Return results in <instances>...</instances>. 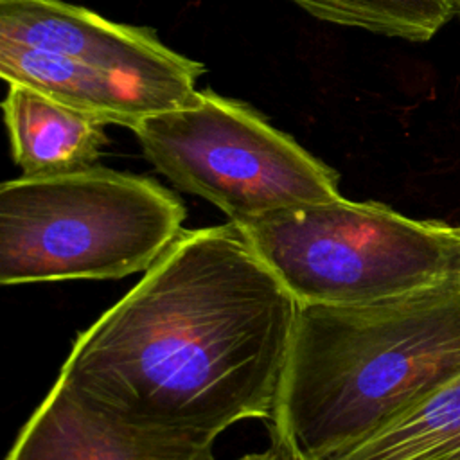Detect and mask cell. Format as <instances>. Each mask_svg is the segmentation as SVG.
I'll return each instance as SVG.
<instances>
[{
	"mask_svg": "<svg viewBox=\"0 0 460 460\" xmlns=\"http://www.w3.org/2000/svg\"><path fill=\"white\" fill-rule=\"evenodd\" d=\"M298 302L234 225L183 230L79 332L58 379L131 424L216 440L268 420Z\"/></svg>",
	"mask_w": 460,
	"mask_h": 460,
	"instance_id": "1",
	"label": "cell"
},
{
	"mask_svg": "<svg viewBox=\"0 0 460 460\" xmlns=\"http://www.w3.org/2000/svg\"><path fill=\"white\" fill-rule=\"evenodd\" d=\"M455 239H456V264H455V277L460 279V225L455 226Z\"/></svg>",
	"mask_w": 460,
	"mask_h": 460,
	"instance_id": "13",
	"label": "cell"
},
{
	"mask_svg": "<svg viewBox=\"0 0 460 460\" xmlns=\"http://www.w3.org/2000/svg\"><path fill=\"white\" fill-rule=\"evenodd\" d=\"M455 5H456V13L460 14V0H455Z\"/></svg>",
	"mask_w": 460,
	"mask_h": 460,
	"instance_id": "14",
	"label": "cell"
},
{
	"mask_svg": "<svg viewBox=\"0 0 460 460\" xmlns=\"http://www.w3.org/2000/svg\"><path fill=\"white\" fill-rule=\"evenodd\" d=\"M237 460H291L289 456L282 455L280 451H277L275 447L266 451V453H255V455H246V456H241Z\"/></svg>",
	"mask_w": 460,
	"mask_h": 460,
	"instance_id": "12",
	"label": "cell"
},
{
	"mask_svg": "<svg viewBox=\"0 0 460 460\" xmlns=\"http://www.w3.org/2000/svg\"><path fill=\"white\" fill-rule=\"evenodd\" d=\"M460 376V279L365 305H298L270 422L291 460H332Z\"/></svg>",
	"mask_w": 460,
	"mask_h": 460,
	"instance_id": "2",
	"label": "cell"
},
{
	"mask_svg": "<svg viewBox=\"0 0 460 460\" xmlns=\"http://www.w3.org/2000/svg\"><path fill=\"white\" fill-rule=\"evenodd\" d=\"M455 456H460V376L332 460H449Z\"/></svg>",
	"mask_w": 460,
	"mask_h": 460,
	"instance_id": "10",
	"label": "cell"
},
{
	"mask_svg": "<svg viewBox=\"0 0 460 460\" xmlns=\"http://www.w3.org/2000/svg\"><path fill=\"white\" fill-rule=\"evenodd\" d=\"M0 40L140 86L174 110L194 97L205 72L203 63L169 49L155 31L110 22L65 0H0Z\"/></svg>",
	"mask_w": 460,
	"mask_h": 460,
	"instance_id": "6",
	"label": "cell"
},
{
	"mask_svg": "<svg viewBox=\"0 0 460 460\" xmlns=\"http://www.w3.org/2000/svg\"><path fill=\"white\" fill-rule=\"evenodd\" d=\"M298 305H365L455 277V226L345 196L235 225Z\"/></svg>",
	"mask_w": 460,
	"mask_h": 460,
	"instance_id": "4",
	"label": "cell"
},
{
	"mask_svg": "<svg viewBox=\"0 0 460 460\" xmlns=\"http://www.w3.org/2000/svg\"><path fill=\"white\" fill-rule=\"evenodd\" d=\"M307 14L340 27L399 38L431 40L456 13L455 0H289Z\"/></svg>",
	"mask_w": 460,
	"mask_h": 460,
	"instance_id": "11",
	"label": "cell"
},
{
	"mask_svg": "<svg viewBox=\"0 0 460 460\" xmlns=\"http://www.w3.org/2000/svg\"><path fill=\"white\" fill-rule=\"evenodd\" d=\"M212 446L214 440L122 420L56 379L5 460H214Z\"/></svg>",
	"mask_w": 460,
	"mask_h": 460,
	"instance_id": "7",
	"label": "cell"
},
{
	"mask_svg": "<svg viewBox=\"0 0 460 460\" xmlns=\"http://www.w3.org/2000/svg\"><path fill=\"white\" fill-rule=\"evenodd\" d=\"M2 111L11 155L23 176L93 167L108 144L104 124L23 83H9Z\"/></svg>",
	"mask_w": 460,
	"mask_h": 460,
	"instance_id": "8",
	"label": "cell"
},
{
	"mask_svg": "<svg viewBox=\"0 0 460 460\" xmlns=\"http://www.w3.org/2000/svg\"><path fill=\"white\" fill-rule=\"evenodd\" d=\"M449 460H460V456H455V458H449Z\"/></svg>",
	"mask_w": 460,
	"mask_h": 460,
	"instance_id": "15",
	"label": "cell"
},
{
	"mask_svg": "<svg viewBox=\"0 0 460 460\" xmlns=\"http://www.w3.org/2000/svg\"><path fill=\"white\" fill-rule=\"evenodd\" d=\"M0 75L23 83L101 124L133 129L140 120L172 110L162 97L135 84L79 70L40 49L0 40Z\"/></svg>",
	"mask_w": 460,
	"mask_h": 460,
	"instance_id": "9",
	"label": "cell"
},
{
	"mask_svg": "<svg viewBox=\"0 0 460 460\" xmlns=\"http://www.w3.org/2000/svg\"><path fill=\"white\" fill-rule=\"evenodd\" d=\"M131 131L160 174L216 205L234 225L343 196L331 165L250 104L210 88Z\"/></svg>",
	"mask_w": 460,
	"mask_h": 460,
	"instance_id": "5",
	"label": "cell"
},
{
	"mask_svg": "<svg viewBox=\"0 0 460 460\" xmlns=\"http://www.w3.org/2000/svg\"><path fill=\"white\" fill-rule=\"evenodd\" d=\"M181 199L149 176L93 165L0 185L4 286L122 279L181 235Z\"/></svg>",
	"mask_w": 460,
	"mask_h": 460,
	"instance_id": "3",
	"label": "cell"
}]
</instances>
